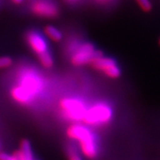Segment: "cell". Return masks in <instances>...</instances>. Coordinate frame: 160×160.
Returning <instances> with one entry per match:
<instances>
[{
	"mask_svg": "<svg viewBox=\"0 0 160 160\" xmlns=\"http://www.w3.org/2000/svg\"><path fill=\"white\" fill-rule=\"evenodd\" d=\"M113 118V110L109 104L99 102L87 108L82 122L86 126H100L109 124Z\"/></svg>",
	"mask_w": 160,
	"mask_h": 160,
	"instance_id": "obj_1",
	"label": "cell"
},
{
	"mask_svg": "<svg viewBox=\"0 0 160 160\" xmlns=\"http://www.w3.org/2000/svg\"><path fill=\"white\" fill-rule=\"evenodd\" d=\"M90 65L94 69L102 72L109 78L117 79L121 76V69L114 59L105 57L102 52L98 50L90 62Z\"/></svg>",
	"mask_w": 160,
	"mask_h": 160,
	"instance_id": "obj_2",
	"label": "cell"
},
{
	"mask_svg": "<svg viewBox=\"0 0 160 160\" xmlns=\"http://www.w3.org/2000/svg\"><path fill=\"white\" fill-rule=\"evenodd\" d=\"M60 108L65 118L72 121H82L87 108L85 103L74 98H64L60 101Z\"/></svg>",
	"mask_w": 160,
	"mask_h": 160,
	"instance_id": "obj_3",
	"label": "cell"
},
{
	"mask_svg": "<svg viewBox=\"0 0 160 160\" xmlns=\"http://www.w3.org/2000/svg\"><path fill=\"white\" fill-rule=\"evenodd\" d=\"M97 50L95 49L94 46L89 42L79 44L74 48L70 62L72 65L76 67H81L86 64H90Z\"/></svg>",
	"mask_w": 160,
	"mask_h": 160,
	"instance_id": "obj_4",
	"label": "cell"
},
{
	"mask_svg": "<svg viewBox=\"0 0 160 160\" xmlns=\"http://www.w3.org/2000/svg\"><path fill=\"white\" fill-rule=\"evenodd\" d=\"M30 10L34 15L45 19H54L60 12L57 5L51 0H35Z\"/></svg>",
	"mask_w": 160,
	"mask_h": 160,
	"instance_id": "obj_5",
	"label": "cell"
},
{
	"mask_svg": "<svg viewBox=\"0 0 160 160\" xmlns=\"http://www.w3.org/2000/svg\"><path fill=\"white\" fill-rule=\"evenodd\" d=\"M18 86H20L24 91L27 92L31 97L35 98V96L42 90L43 82L34 71L29 70L25 71L20 77V82Z\"/></svg>",
	"mask_w": 160,
	"mask_h": 160,
	"instance_id": "obj_6",
	"label": "cell"
},
{
	"mask_svg": "<svg viewBox=\"0 0 160 160\" xmlns=\"http://www.w3.org/2000/svg\"><path fill=\"white\" fill-rule=\"evenodd\" d=\"M25 40L29 48L37 54V56L48 51V45L46 40L42 35L37 31H28L25 34Z\"/></svg>",
	"mask_w": 160,
	"mask_h": 160,
	"instance_id": "obj_7",
	"label": "cell"
},
{
	"mask_svg": "<svg viewBox=\"0 0 160 160\" xmlns=\"http://www.w3.org/2000/svg\"><path fill=\"white\" fill-rule=\"evenodd\" d=\"M81 153L87 159H95L99 154V147L94 134L92 132L90 135L86 136L78 142Z\"/></svg>",
	"mask_w": 160,
	"mask_h": 160,
	"instance_id": "obj_8",
	"label": "cell"
},
{
	"mask_svg": "<svg viewBox=\"0 0 160 160\" xmlns=\"http://www.w3.org/2000/svg\"><path fill=\"white\" fill-rule=\"evenodd\" d=\"M92 133V131L89 129L88 126H85V125H81V124H73L67 128L66 130V134L67 136L74 140L77 142H79L81 140H83L84 138L86 136L90 135Z\"/></svg>",
	"mask_w": 160,
	"mask_h": 160,
	"instance_id": "obj_9",
	"label": "cell"
},
{
	"mask_svg": "<svg viewBox=\"0 0 160 160\" xmlns=\"http://www.w3.org/2000/svg\"><path fill=\"white\" fill-rule=\"evenodd\" d=\"M12 155L16 160H35L30 142L26 139L22 140L20 143V149L15 150Z\"/></svg>",
	"mask_w": 160,
	"mask_h": 160,
	"instance_id": "obj_10",
	"label": "cell"
},
{
	"mask_svg": "<svg viewBox=\"0 0 160 160\" xmlns=\"http://www.w3.org/2000/svg\"><path fill=\"white\" fill-rule=\"evenodd\" d=\"M11 96L12 98L18 103L21 104H28L30 102L33 101L34 98L31 97L29 93L26 91H24L22 88L20 86H15L12 88L11 90Z\"/></svg>",
	"mask_w": 160,
	"mask_h": 160,
	"instance_id": "obj_11",
	"label": "cell"
},
{
	"mask_svg": "<svg viewBox=\"0 0 160 160\" xmlns=\"http://www.w3.org/2000/svg\"><path fill=\"white\" fill-rule=\"evenodd\" d=\"M44 33L48 39L52 40L53 42H60L62 39V33L60 29L52 26V25H47L44 29Z\"/></svg>",
	"mask_w": 160,
	"mask_h": 160,
	"instance_id": "obj_12",
	"label": "cell"
},
{
	"mask_svg": "<svg viewBox=\"0 0 160 160\" xmlns=\"http://www.w3.org/2000/svg\"><path fill=\"white\" fill-rule=\"evenodd\" d=\"M38 58L40 64L46 69H51L52 67L53 66V64H54V60H53L52 55L49 51L38 55Z\"/></svg>",
	"mask_w": 160,
	"mask_h": 160,
	"instance_id": "obj_13",
	"label": "cell"
},
{
	"mask_svg": "<svg viewBox=\"0 0 160 160\" xmlns=\"http://www.w3.org/2000/svg\"><path fill=\"white\" fill-rule=\"evenodd\" d=\"M13 64V61L9 56H1L0 57V70L10 68Z\"/></svg>",
	"mask_w": 160,
	"mask_h": 160,
	"instance_id": "obj_14",
	"label": "cell"
},
{
	"mask_svg": "<svg viewBox=\"0 0 160 160\" xmlns=\"http://www.w3.org/2000/svg\"><path fill=\"white\" fill-rule=\"evenodd\" d=\"M137 2L138 6L144 12H150L152 10V4L150 0H135Z\"/></svg>",
	"mask_w": 160,
	"mask_h": 160,
	"instance_id": "obj_15",
	"label": "cell"
},
{
	"mask_svg": "<svg viewBox=\"0 0 160 160\" xmlns=\"http://www.w3.org/2000/svg\"><path fill=\"white\" fill-rule=\"evenodd\" d=\"M0 160H16V158L13 157V155L6 154L5 152L0 153Z\"/></svg>",
	"mask_w": 160,
	"mask_h": 160,
	"instance_id": "obj_16",
	"label": "cell"
},
{
	"mask_svg": "<svg viewBox=\"0 0 160 160\" xmlns=\"http://www.w3.org/2000/svg\"><path fill=\"white\" fill-rule=\"evenodd\" d=\"M69 160H82V158H80L79 155H78L75 151L71 150L69 153Z\"/></svg>",
	"mask_w": 160,
	"mask_h": 160,
	"instance_id": "obj_17",
	"label": "cell"
},
{
	"mask_svg": "<svg viewBox=\"0 0 160 160\" xmlns=\"http://www.w3.org/2000/svg\"><path fill=\"white\" fill-rule=\"evenodd\" d=\"M14 4H16V5H20V4H22L23 2V0H12Z\"/></svg>",
	"mask_w": 160,
	"mask_h": 160,
	"instance_id": "obj_18",
	"label": "cell"
},
{
	"mask_svg": "<svg viewBox=\"0 0 160 160\" xmlns=\"http://www.w3.org/2000/svg\"><path fill=\"white\" fill-rule=\"evenodd\" d=\"M98 2H102V3H104V2H108L109 0H97Z\"/></svg>",
	"mask_w": 160,
	"mask_h": 160,
	"instance_id": "obj_19",
	"label": "cell"
},
{
	"mask_svg": "<svg viewBox=\"0 0 160 160\" xmlns=\"http://www.w3.org/2000/svg\"><path fill=\"white\" fill-rule=\"evenodd\" d=\"M68 2H76L77 0H67Z\"/></svg>",
	"mask_w": 160,
	"mask_h": 160,
	"instance_id": "obj_20",
	"label": "cell"
},
{
	"mask_svg": "<svg viewBox=\"0 0 160 160\" xmlns=\"http://www.w3.org/2000/svg\"><path fill=\"white\" fill-rule=\"evenodd\" d=\"M159 45H160V39H159Z\"/></svg>",
	"mask_w": 160,
	"mask_h": 160,
	"instance_id": "obj_21",
	"label": "cell"
}]
</instances>
